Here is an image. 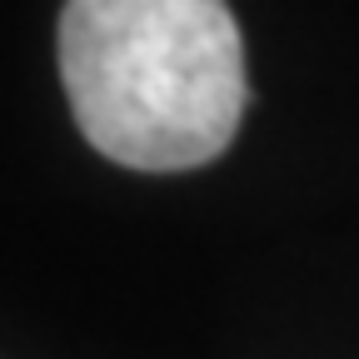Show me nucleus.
<instances>
[{"label":"nucleus","mask_w":359,"mask_h":359,"mask_svg":"<svg viewBox=\"0 0 359 359\" xmlns=\"http://www.w3.org/2000/svg\"><path fill=\"white\" fill-rule=\"evenodd\" d=\"M60 80L85 140L130 170L215 160L250 100L224 0H65Z\"/></svg>","instance_id":"1"}]
</instances>
